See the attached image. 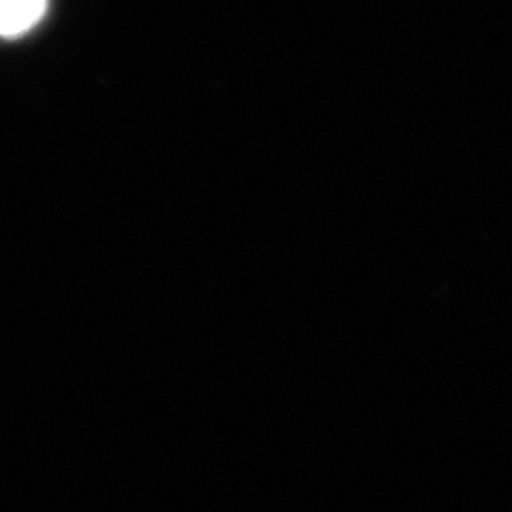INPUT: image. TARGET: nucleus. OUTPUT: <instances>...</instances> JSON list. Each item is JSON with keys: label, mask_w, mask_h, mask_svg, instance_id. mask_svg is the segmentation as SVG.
Segmentation results:
<instances>
[{"label": "nucleus", "mask_w": 512, "mask_h": 512, "mask_svg": "<svg viewBox=\"0 0 512 512\" xmlns=\"http://www.w3.org/2000/svg\"><path fill=\"white\" fill-rule=\"evenodd\" d=\"M47 0H0V35L18 37L35 26L45 13Z\"/></svg>", "instance_id": "1"}]
</instances>
